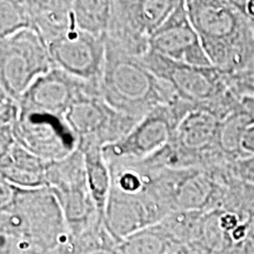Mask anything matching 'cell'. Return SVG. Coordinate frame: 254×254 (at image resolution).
<instances>
[{"label": "cell", "instance_id": "ac0fdd59", "mask_svg": "<svg viewBox=\"0 0 254 254\" xmlns=\"http://www.w3.org/2000/svg\"><path fill=\"white\" fill-rule=\"evenodd\" d=\"M176 246L159 225L145 228L118 244L119 254H167Z\"/></svg>", "mask_w": 254, "mask_h": 254}, {"label": "cell", "instance_id": "7a4b0ae2", "mask_svg": "<svg viewBox=\"0 0 254 254\" xmlns=\"http://www.w3.org/2000/svg\"><path fill=\"white\" fill-rule=\"evenodd\" d=\"M100 88L110 107L136 120L180 98L172 85L155 77L140 58L127 55L107 41Z\"/></svg>", "mask_w": 254, "mask_h": 254}, {"label": "cell", "instance_id": "2e32d148", "mask_svg": "<svg viewBox=\"0 0 254 254\" xmlns=\"http://www.w3.org/2000/svg\"><path fill=\"white\" fill-rule=\"evenodd\" d=\"M78 150L81 151L85 158L87 184L91 196L97 206L98 212L104 219L111 190V183H112L110 165L105 159L101 147L92 146V147L78 148Z\"/></svg>", "mask_w": 254, "mask_h": 254}, {"label": "cell", "instance_id": "7c38bea8", "mask_svg": "<svg viewBox=\"0 0 254 254\" xmlns=\"http://www.w3.org/2000/svg\"><path fill=\"white\" fill-rule=\"evenodd\" d=\"M91 86L100 85L80 80L55 67L34 81L19 99V104L28 109L66 116L72 104Z\"/></svg>", "mask_w": 254, "mask_h": 254}, {"label": "cell", "instance_id": "8992f818", "mask_svg": "<svg viewBox=\"0 0 254 254\" xmlns=\"http://www.w3.org/2000/svg\"><path fill=\"white\" fill-rule=\"evenodd\" d=\"M194 109V104L182 98L171 105L158 107L142 118L123 139L105 146V159L107 161L146 160L172 140L178 125Z\"/></svg>", "mask_w": 254, "mask_h": 254}, {"label": "cell", "instance_id": "52a82bcc", "mask_svg": "<svg viewBox=\"0 0 254 254\" xmlns=\"http://www.w3.org/2000/svg\"><path fill=\"white\" fill-rule=\"evenodd\" d=\"M142 64L155 77L172 85L177 94L184 100L194 104L218 116L219 107L224 104V72L215 67H198L177 63L151 50L142 56Z\"/></svg>", "mask_w": 254, "mask_h": 254}, {"label": "cell", "instance_id": "ffe728a7", "mask_svg": "<svg viewBox=\"0 0 254 254\" xmlns=\"http://www.w3.org/2000/svg\"><path fill=\"white\" fill-rule=\"evenodd\" d=\"M19 100L0 90V126H13L19 118Z\"/></svg>", "mask_w": 254, "mask_h": 254}, {"label": "cell", "instance_id": "8fae6325", "mask_svg": "<svg viewBox=\"0 0 254 254\" xmlns=\"http://www.w3.org/2000/svg\"><path fill=\"white\" fill-rule=\"evenodd\" d=\"M150 47L173 62L198 67H213L198 32L190 23L186 1L183 0L166 21L152 34Z\"/></svg>", "mask_w": 254, "mask_h": 254}, {"label": "cell", "instance_id": "ba28073f", "mask_svg": "<svg viewBox=\"0 0 254 254\" xmlns=\"http://www.w3.org/2000/svg\"><path fill=\"white\" fill-rule=\"evenodd\" d=\"M13 133L18 144L45 161L60 160L78 150V138L66 116L20 106Z\"/></svg>", "mask_w": 254, "mask_h": 254}, {"label": "cell", "instance_id": "4fadbf2b", "mask_svg": "<svg viewBox=\"0 0 254 254\" xmlns=\"http://www.w3.org/2000/svg\"><path fill=\"white\" fill-rule=\"evenodd\" d=\"M220 127L221 124L213 113L194 109L178 125L172 141L205 168L213 160L217 147L220 148Z\"/></svg>", "mask_w": 254, "mask_h": 254}, {"label": "cell", "instance_id": "30bf717a", "mask_svg": "<svg viewBox=\"0 0 254 254\" xmlns=\"http://www.w3.org/2000/svg\"><path fill=\"white\" fill-rule=\"evenodd\" d=\"M170 215L147 189L139 193H126L111 187L105 226L117 243L136 232L152 227Z\"/></svg>", "mask_w": 254, "mask_h": 254}, {"label": "cell", "instance_id": "5b68a950", "mask_svg": "<svg viewBox=\"0 0 254 254\" xmlns=\"http://www.w3.org/2000/svg\"><path fill=\"white\" fill-rule=\"evenodd\" d=\"M0 43V90L19 100L55 64L45 41L33 30H23Z\"/></svg>", "mask_w": 254, "mask_h": 254}, {"label": "cell", "instance_id": "cb8c5ba5", "mask_svg": "<svg viewBox=\"0 0 254 254\" xmlns=\"http://www.w3.org/2000/svg\"><path fill=\"white\" fill-rule=\"evenodd\" d=\"M252 243H253V245H254V233H253V236H252Z\"/></svg>", "mask_w": 254, "mask_h": 254}, {"label": "cell", "instance_id": "6da1fadb", "mask_svg": "<svg viewBox=\"0 0 254 254\" xmlns=\"http://www.w3.org/2000/svg\"><path fill=\"white\" fill-rule=\"evenodd\" d=\"M186 7L213 67L224 73L250 67L254 58V37L234 1L189 0Z\"/></svg>", "mask_w": 254, "mask_h": 254}, {"label": "cell", "instance_id": "7402d4cb", "mask_svg": "<svg viewBox=\"0 0 254 254\" xmlns=\"http://www.w3.org/2000/svg\"><path fill=\"white\" fill-rule=\"evenodd\" d=\"M241 151L254 155V125H251L241 139Z\"/></svg>", "mask_w": 254, "mask_h": 254}, {"label": "cell", "instance_id": "44dd1931", "mask_svg": "<svg viewBox=\"0 0 254 254\" xmlns=\"http://www.w3.org/2000/svg\"><path fill=\"white\" fill-rule=\"evenodd\" d=\"M234 171L240 179L254 185V155L249 154L246 158L237 160Z\"/></svg>", "mask_w": 254, "mask_h": 254}, {"label": "cell", "instance_id": "603a6c76", "mask_svg": "<svg viewBox=\"0 0 254 254\" xmlns=\"http://www.w3.org/2000/svg\"><path fill=\"white\" fill-rule=\"evenodd\" d=\"M74 254H119L118 247L117 249H94L84 251V252H79Z\"/></svg>", "mask_w": 254, "mask_h": 254}, {"label": "cell", "instance_id": "9a60e30c", "mask_svg": "<svg viewBox=\"0 0 254 254\" xmlns=\"http://www.w3.org/2000/svg\"><path fill=\"white\" fill-rule=\"evenodd\" d=\"M31 13V30L37 32L49 47L75 26L72 1H27Z\"/></svg>", "mask_w": 254, "mask_h": 254}, {"label": "cell", "instance_id": "e0dca14e", "mask_svg": "<svg viewBox=\"0 0 254 254\" xmlns=\"http://www.w3.org/2000/svg\"><path fill=\"white\" fill-rule=\"evenodd\" d=\"M112 1L107 0H75L72 11L79 30L97 37L106 36Z\"/></svg>", "mask_w": 254, "mask_h": 254}, {"label": "cell", "instance_id": "5bb4252c", "mask_svg": "<svg viewBox=\"0 0 254 254\" xmlns=\"http://www.w3.org/2000/svg\"><path fill=\"white\" fill-rule=\"evenodd\" d=\"M0 160V180L19 189H40L46 187L47 161L33 154L18 142L12 146Z\"/></svg>", "mask_w": 254, "mask_h": 254}, {"label": "cell", "instance_id": "3957f363", "mask_svg": "<svg viewBox=\"0 0 254 254\" xmlns=\"http://www.w3.org/2000/svg\"><path fill=\"white\" fill-rule=\"evenodd\" d=\"M0 236L32 239L51 250L71 245L63 209L49 187L26 190L0 180Z\"/></svg>", "mask_w": 254, "mask_h": 254}, {"label": "cell", "instance_id": "d6986e66", "mask_svg": "<svg viewBox=\"0 0 254 254\" xmlns=\"http://www.w3.org/2000/svg\"><path fill=\"white\" fill-rule=\"evenodd\" d=\"M31 13L27 1H0V40L23 30H31Z\"/></svg>", "mask_w": 254, "mask_h": 254}, {"label": "cell", "instance_id": "9c48e42d", "mask_svg": "<svg viewBox=\"0 0 254 254\" xmlns=\"http://www.w3.org/2000/svg\"><path fill=\"white\" fill-rule=\"evenodd\" d=\"M55 67L80 80L100 85L106 59V39L73 26L65 36L50 44Z\"/></svg>", "mask_w": 254, "mask_h": 254}, {"label": "cell", "instance_id": "277c9868", "mask_svg": "<svg viewBox=\"0 0 254 254\" xmlns=\"http://www.w3.org/2000/svg\"><path fill=\"white\" fill-rule=\"evenodd\" d=\"M173 0L112 1L106 41L127 55L141 58L150 51V38L177 7Z\"/></svg>", "mask_w": 254, "mask_h": 254}]
</instances>
